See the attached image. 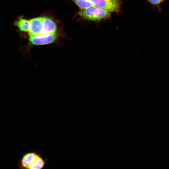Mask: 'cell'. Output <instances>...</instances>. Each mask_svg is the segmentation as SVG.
<instances>
[{"instance_id":"9c48e42d","label":"cell","mask_w":169,"mask_h":169,"mask_svg":"<svg viewBox=\"0 0 169 169\" xmlns=\"http://www.w3.org/2000/svg\"><path fill=\"white\" fill-rule=\"evenodd\" d=\"M80 9L86 8L94 6L89 0H71Z\"/></svg>"},{"instance_id":"5b68a950","label":"cell","mask_w":169,"mask_h":169,"mask_svg":"<svg viewBox=\"0 0 169 169\" xmlns=\"http://www.w3.org/2000/svg\"><path fill=\"white\" fill-rule=\"evenodd\" d=\"M43 28L40 35H45L53 33L57 30V26L53 20L48 17H42Z\"/></svg>"},{"instance_id":"8fae6325","label":"cell","mask_w":169,"mask_h":169,"mask_svg":"<svg viewBox=\"0 0 169 169\" xmlns=\"http://www.w3.org/2000/svg\"><path fill=\"white\" fill-rule=\"evenodd\" d=\"M163 0V1H164V0Z\"/></svg>"},{"instance_id":"3957f363","label":"cell","mask_w":169,"mask_h":169,"mask_svg":"<svg viewBox=\"0 0 169 169\" xmlns=\"http://www.w3.org/2000/svg\"><path fill=\"white\" fill-rule=\"evenodd\" d=\"M94 6L110 12H118L120 9L119 0H89Z\"/></svg>"},{"instance_id":"52a82bcc","label":"cell","mask_w":169,"mask_h":169,"mask_svg":"<svg viewBox=\"0 0 169 169\" xmlns=\"http://www.w3.org/2000/svg\"><path fill=\"white\" fill-rule=\"evenodd\" d=\"M14 24L22 32H28L29 29L30 23L29 20L24 19L23 16L19 17L15 20Z\"/></svg>"},{"instance_id":"30bf717a","label":"cell","mask_w":169,"mask_h":169,"mask_svg":"<svg viewBox=\"0 0 169 169\" xmlns=\"http://www.w3.org/2000/svg\"><path fill=\"white\" fill-rule=\"evenodd\" d=\"M151 4L155 5H158L163 2V0H146Z\"/></svg>"},{"instance_id":"6da1fadb","label":"cell","mask_w":169,"mask_h":169,"mask_svg":"<svg viewBox=\"0 0 169 169\" xmlns=\"http://www.w3.org/2000/svg\"><path fill=\"white\" fill-rule=\"evenodd\" d=\"M77 14L85 20L99 21L109 17L111 12L94 6L86 8L80 9Z\"/></svg>"},{"instance_id":"277c9868","label":"cell","mask_w":169,"mask_h":169,"mask_svg":"<svg viewBox=\"0 0 169 169\" xmlns=\"http://www.w3.org/2000/svg\"><path fill=\"white\" fill-rule=\"evenodd\" d=\"M30 28L28 31L29 35H40L43 29L42 17H38L29 20Z\"/></svg>"},{"instance_id":"8992f818","label":"cell","mask_w":169,"mask_h":169,"mask_svg":"<svg viewBox=\"0 0 169 169\" xmlns=\"http://www.w3.org/2000/svg\"><path fill=\"white\" fill-rule=\"evenodd\" d=\"M40 156V154L35 152H29L26 154L22 159V166L23 168L28 169L29 166Z\"/></svg>"},{"instance_id":"ba28073f","label":"cell","mask_w":169,"mask_h":169,"mask_svg":"<svg viewBox=\"0 0 169 169\" xmlns=\"http://www.w3.org/2000/svg\"><path fill=\"white\" fill-rule=\"evenodd\" d=\"M46 163V161L40 156L29 166L28 169H41L44 167Z\"/></svg>"},{"instance_id":"7a4b0ae2","label":"cell","mask_w":169,"mask_h":169,"mask_svg":"<svg viewBox=\"0 0 169 169\" xmlns=\"http://www.w3.org/2000/svg\"><path fill=\"white\" fill-rule=\"evenodd\" d=\"M59 33L57 30L45 35H29L28 42L25 47L23 54L28 52L33 46L45 45L52 44L59 38Z\"/></svg>"}]
</instances>
